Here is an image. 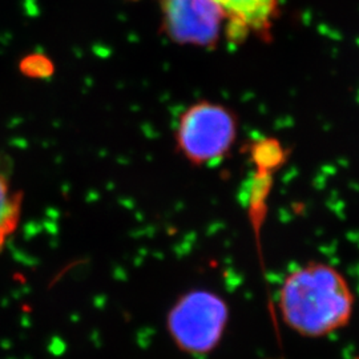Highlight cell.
<instances>
[{"label": "cell", "mask_w": 359, "mask_h": 359, "mask_svg": "<svg viewBox=\"0 0 359 359\" xmlns=\"http://www.w3.org/2000/svg\"><path fill=\"white\" fill-rule=\"evenodd\" d=\"M285 325L305 338H323L348 326L355 295L341 270L311 261L292 270L278 290Z\"/></svg>", "instance_id": "1"}, {"label": "cell", "mask_w": 359, "mask_h": 359, "mask_svg": "<svg viewBox=\"0 0 359 359\" xmlns=\"http://www.w3.org/2000/svg\"><path fill=\"white\" fill-rule=\"evenodd\" d=\"M231 321L226 299L209 289H192L180 295L168 310L167 332L180 351L205 357L221 345Z\"/></svg>", "instance_id": "2"}, {"label": "cell", "mask_w": 359, "mask_h": 359, "mask_svg": "<svg viewBox=\"0 0 359 359\" xmlns=\"http://www.w3.org/2000/svg\"><path fill=\"white\" fill-rule=\"evenodd\" d=\"M238 133L237 116L226 105L198 102L177 120L176 148L196 167L216 165L231 152Z\"/></svg>", "instance_id": "3"}, {"label": "cell", "mask_w": 359, "mask_h": 359, "mask_svg": "<svg viewBox=\"0 0 359 359\" xmlns=\"http://www.w3.org/2000/svg\"><path fill=\"white\" fill-rule=\"evenodd\" d=\"M161 29L168 39L182 46L213 48L226 19L213 0H160Z\"/></svg>", "instance_id": "4"}, {"label": "cell", "mask_w": 359, "mask_h": 359, "mask_svg": "<svg viewBox=\"0 0 359 359\" xmlns=\"http://www.w3.org/2000/svg\"><path fill=\"white\" fill-rule=\"evenodd\" d=\"M213 1L226 19V36L231 40H244L249 35H269L280 8V0Z\"/></svg>", "instance_id": "5"}, {"label": "cell", "mask_w": 359, "mask_h": 359, "mask_svg": "<svg viewBox=\"0 0 359 359\" xmlns=\"http://www.w3.org/2000/svg\"><path fill=\"white\" fill-rule=\"evenodd\" d=\"M23 193L16 191L6 170L0 168V253L18 229L22 217Z\"/></svg>", "instance_id": "6"}]
</instances>
